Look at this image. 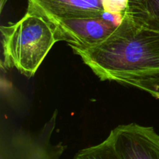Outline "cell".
Listing matches in <instances>:
<instances>
[{
	"label": "cell",
	"instance_id": "1",
	"mask_svg": "<svg viewBox=\"0 0 159 159\" xmlns=\"http://www.w3.org/2000/svg\"><path fill=\"white\" fill-rule=\"evenodd\" d=\"M102 81L159 71V31L135 24L124 17L106 40L89 47L69 45Z\"/></svg>",
	"mask_w": 159,
	"mask_h": 159
},
{
	"label": "cell",
	"instance_id": "2",
	"mask_svg": "<svg viewBox=\"0 0 159 159\" xmlns=\"http://www.w3.org/2000/svg\"><path fill=\"white\" fill-rule=\"evenodd\" d=\"M3 61L26 77L35 75L54 43L61 41L55 25L28 5L19 21L1 26Z\"/></svg>",
	"mask_w": 159,
	"mask_h": 159
},
{
	"label": "cell",
	"instance_id": "3",
	"mask_svg": "<svg viewBox=\"0 0 159 159\" xmlns=\"http://www.w3.org/2000/svg\"><path fill=\"white\" fill-rule=\"evenodd\" d=\"M96 159H159V135L152 127L120 125L95 146Z\"/></svg>",
	"mask_w": 159,
	"mask_h": 159
},
{
	"label": "cell",
	"instance_id": "4",
	"mask_svg": "<svg viewBox=\"0 0 159 159\" xmlns=\"http://www.w3.org/2000/svg\"><path fill=\"white\" fill-rule=\"evenodd\" d=\"M56 119L57 111L37 134L23 132L2 138L0 159H61L66 146L51 143Z\"/></svg>",
	"mask_w": 159,
	"mask_h": 159
},
{
	"label": "cell",
	"instance_id": "5",
	"mask_svg": "<svg viewBox=\"0 0 159 159\" xmlns=\"http://www.w3.org/2000/svg\"><path fill=\"white\" fill-rule=\"evenodd\" d=\"M124 20L123 14L106 12L96 17L71 18L54 23L61 40L68 45L89 47L110 37Z\"/></svg>",
	"mask_w": 159,
	"mask_h": 159
},
{
	"label": "cell",
	"instance_id": "6",
	"mask_svg": "<svg viewBox=\"0 0 159 159\" xmlns=\"http://www.w3.org/2000/svg\"><path fill=\"white\" fill-rule=\"evenodd\" d=\"M28 5L54 24L65 19L96 17L107 12L106 0H28Z\"/></svg>",
	"mask_w": 159,
	"mask_h": 159
},
{
	"label": "cell",
	"instance_id": "7",
	"mask_svg": "<svg viewBox=\"0 0 159 159\" xmlns=\"http://www.w3.org/2000/svg\"><path fill=\"white\" fill-rule=\"evenodd\" d=\"M124 17L138 26L159 31V0H127Z\"/></svg>",
	"mask_w": 159,
	"mask_h": 159
},
{
	"label": "cell",
	"instance_id": "8",
	"mask_svg": "<svg viewBox=\"0 0 159 159\" xmlns=\"http://www.w3.org/2000/svg\"><path fill=\"white\" fill-rule=\"evenodd\" d=\"M117 82L136 87L159 99V71L127 76L119 79Z\"/></svg>",
	"mask_w": 159,
	"mask_h": 159
}]
</instances>
